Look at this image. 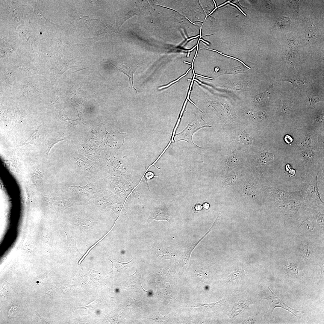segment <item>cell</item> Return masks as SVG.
<instances>
[{"label": "cell", "mask_w": 324, "mask_h": 324, "mask_svg": "<svg viewBox=\"0 0 324 324\" xmlns=\"http://www.w3.org/2000/svg\"><path fill=\"white\" fill-rule=\"evenodd\" d=\"M319 173L318 171L307 170L301 175L300 191L306 204L313 206L324 205L318 189Z\"/></svg>", "instance_id": "1"}, {"label": "cell", "mask_w": 324, "mask_h": 324, "mask_svg": "<svg viewBox=\"0 0 324 324\" xmlns=\"http://www.w3.org/2000/svg\"><path fill=\"white\" fill-rule=\"evenodd\" d=\"M205 127H211L202 117L196 116L187 127L181 132L176 134V141L185 140L194 147H200L195 144L193 140V136L195 133L199 129Z\"/></svg>", "instance_id": "2"}, {"label": "cell", "mask_w": 324, "mask_h": 324, "mask_svg": "<svg viewBox=\"0 0 324 324\" xmlns=\"http://www.w3.org/2000/svg\"><path fill=\"white\" fill-rule=\"evenodd\" d=\"M107 175L103 177L87 178L88 183L83 187L90 203L107 189Z\"/></svg>", "instance_id": "3"}, {"label": "cell", "mask_w": 324, "mask_h": 324, "mask_svg": "<svg viewBox=\"0 0 324 324\" xmlns=\"http://www.w3.org/2000/svg\"><path fill=\"white\" fill-rule=\"evenodd\" d=\"M122 200L120 197L110 190L106 189L97 197L92 200L90 203L100 211L105 213L107 209L119 202Z\"/></svg>", "instance_id": "4"}, {"label": "cell", "mask_w": 324, "mask_h": 324, "mask_svg": "<svg viewBox=\"0 0 324 324\" xmlns=\"http://www.w3.org/2000/svg\"><path fill=\"white\" fill-rule=\"evenodd\" d=\"M263 294L264 298L267 299L270 304L272 312L276 307L282 308L290 311L296 316H297L299 313L302 312L292 309L286 305L272 292L268 286H264Z\"/></svg>", "instance_id": "5"}, {"label": "cell", "mask_w": 324, "mask_h": 324, "mask_svg": "<svg viewBox=\"0 0 324 324\" xmlns=\"http://www.w3.org/2000/svg\"><path fill=\"white\" fill-rule=\"evenodd\" d=\"M106 63L113 65L116 67L118 71L123 72L127 75L129 79V88L135 90L137 93V91L134 87L133 84V76L135 72L139 67L138 66L134 63H128L113 60L108 61Z\"/></svg>", "instance_id": "6"}, {"label": "cell", "mask_w": 324, "mask_h": 324, "mask_svg": "<svg viewBox=\"0 0 324 324\" xmlns=\"http://www.w3.org/2000/svg\"><path fill=\"white\" fill-rule=\"evenodd\" d=\"M67 12L70 22L75 28L86 25H90L92 21L99 19H91L89 17V16H82L75 11L69 10Z\"/></svg>", "instance_id": "7"}, {"label": "cell", "mask_w": 324, "mask_h": 324, "mask_svg": "<svg viewBox=\"0 0 324 324\" xmlns=\"http://www.w3.org/2000/svg\"><path fill=\"white\" fill-rule=\"evenodd\" d=\"M273 155L266 152L261 153L257 159L256 170L258 176L262 179H265L262 173V171L268 162L273 159Z\"/></svg>", "instance_id": "8"}, {"label": "cell", "mask_w": 324, "mask_h": 324, "mask_svg": "<svg viewBox=\"0 0 324 324\" xmlns=\"http://www.w3.org/2000/svg\"><path fill=\"white\" fill-rule=\"evenodd\" d=\"M43 132L41 124H38L36 132L23 144L22 146L40 143L42 140Z\"/></svg>", "instance_id": "9"}, {"label": "cell", "mask_w": 324, "mask_h": 324, "mask_svg": "<svg viewBox=\"0 0 324 324\" xmlns=\"http://www.w3.org/2000/svg\"><path fill=\"white\" fill-rule=\"evenodd\" d=\"M139 13V11L134 10L124 15L116 16V25L114 32L117 33L120 27L125 21L132 16L137 15Z\"/></svg>", "instance_id": "10"}, {"label": "cell", "mask_w": 324, "mask_h": 324, "mask_svg": "<svg viewBox=\"0 0 324 324\" xmlns=\"http://www.w3.org/2000/svg\"><path fill=\"white\" fill-rule=\"evenodd\" d=\"M302 158L305 164L307 166L311 167L313 166L315 162H316L317 158L314 152L310 150H306L302 153Z\"/></svg>", "instance_id": "11"}, {"label": "cell", "mask_w": 324, "mask_h": 324, "mask_svg": "<svg viewBox=\"0 0 324 324\" xmlns=\"http://www.w3.org/2000/svg\"><path fill=\"white\" fill-rule=\"evenodd\" d=\"M152 219L157 220H166L170 222L169 213L164 208L155 210L153 213Z\"/></svg>", "instance_id": "12"}, {"label": "cell", "mask_w": 324, "mask_h": 324, "mask_svg": "<svg viewBox=\"0 0 324 324\" xmlns=\"http://www.w3.org/2000/svg\"><path fill=\"white\" fill-rule=\"evenodd\" d=\"M66 137L62 135L49 137L47 140V149L46 155H48L51 149L54 144L59 142L65 140Z\"/></svg>", "instance_id": "13"}, {"label": "cell", "mask_w": 324, "mask_h": 324, "mask_svg": "<svg viewBox=\"0 0 324 324\" xmlns=\"http://www.w3.org/2000/svg\"><path fill=\"white\" fill-rule=\"evenodd\" d=\"M31 4L33 7L34 12L35 16L39 20L41 21L42 23L44 24L51 25L53 24L50 22L48 20L45 18L43 14L38 9L37 7L36 2L33 1L31 2Z\"/></svg>", "instance_id": "14"}, {"label": "cell", "mask_w": 324, "mask_h": 324, "mask_svg": "<svg viewBox=\"0 0 324 324\" xmlns=\"http://www.w3.org/2000/svg\"><path fill=\"white\" fill-rule=\"evenodd\" d=\"M31 178L33 183L36 185L40 184L43 179V175L38 168H35L31 173Z\"/></svg>", "instance_id": "15"}, {"label": "cell", "mask_w": 324, "mask_h": 324, "mask_svg": "<svg viewBox=\"0 0 324 324\" xmlns=\"http://www.w3.org/2000/svg\"><path fill=\"white\" fill-rule=\"evenodd\" d=\"M68 188L72 192L86 198L89 201L83 187L79 185H73L68 186Z\"/></svg>", "instance_id": "16"}, {"label": "cell", "mask_w": 324, "mask_h": 324, "mask_svg": "<svg viewBox=\"0 0 324 324\" xmlns=\"http://www.w3.org/2000/svg\"><path fill=\"white\" fill-rule=\"evenodd\" d=\"M278 19L277 20V28H285L290 26V21L288 16L287 17L284 16Z\"/></svg>", "instance_id": "17"}, {"label": "cell", "mask_w": 324, "mask_h": 324, "mask_svg": "<svg viewBox=\"0 0 324 324\" xmlns=\"http://www.w3.org/2000/svg\"><path fill=\"white\" fill-rule=\"evenodd\" d=\"M228 161L229 168L233 169L238 164V160L237 155L233 154L229 157Z\"/></svg>", "instance_id": "18"}, {"label": "cell", "mask_w": 324, "mask_h": 324, "mask_svg": "<svg viewBox=\"0 0 324 324\" xmlns=\"http://www.w3.org/2000/svg\"><path fill=\"white\" fill-rule=\"evenodd\" d=\"M284 81L290 82L294 88H298L300 91H301L305 84L303 81L301 80H287Z\"/></svg>", "instance_id": "19"}, {"label": "cell", "mask_w": 324, "mask_h": 324, "mask_svg": "<svg viewBox=\"0 0 324 324\" xmlns=\"http://www.w3.org/2000/svg\"><path fill=\"white\" fill-rule=\"evenodd\" d=\"M288 5L291 9L297 15L299 7V1H288Z\"/></svg>", "instance_id": "20"}, {"label": "cell", "mask_w": 324, "mask_h": 324, "mask_svg": "<svg viewBox=\"0 0 324 324\" xmlns=\"http://www.w3.org/2000/svg\"><path fill=\"white\" fill-rule=\"evenodd\" d=\"M244 191L245 193L247 195H251L255 197L256 196L257 189L253 185H246L244 187Z\"/></svg>", "instance_id": "21"}, {"label": "cell", "mask_w": 324, "mask_h": 324, "mask_svg": "<svg viewBox=\"0 0 324 324\" xmlns=\"http://www.w3.org/2000/svg\"><path fill=\"white\" fill-rule=\"evenodd\" d=\"M287 273L290 274L296 275L297 274L299 269L298 267L294 264H291L287 266L286 268Z\"/></svg>", "instance_id": "22"}, {"label": "cell", "mask_w": 324, "mask_h": 324, "mask_svg": "<svg viewBox=\"0 0 324 324\" xmlns=\"http://www.w3.org/2000/svg\"><path fill=\"white\" fill-rule=\"evenodd\" d=\"M240 139L243 143L247 144H250L252 140V137L249 134H244L241 136Z\"/></svg>", "instance_id": "23"}, {"label": "cell", "mask_w": 324, "mask_h": 324, "mask_svg": "<svg viewBox=\"0 0 324 324\" xmlns=\"http://www.w3.org/2000/svg\"><path fill=\"white\" fill-rule=\"evenodd\" d=\"M296 55L294 53L290 54L286 57V60L288 63L291 65H294L296 62Z\"/></svg>", "instance_id": "24"}, {"label": "cell", "mask_w": 324, "mask_h": 324, "mask_svg": "<svg viewBox=\"0 0 324 324\" xmlns=\"http://www.w3.org/2000/svg\"><path fill=\"white\" fill-rule=\"evenodd\" d=\"M243 271H238L234 272L230 275L229 279L231 281L238 280L242 277L244 275Z\"/></svg>", "instance_id": "25"}, {"label": "cell", "mask_w": 324, "mask_h": 324, "mask_svg": "<svg viewBox=\"0 0 324 324\" xmlns=\"http://www.w3.org/2000/svg\"><path fill=\"white\" fill-rule=\"evenodd\" d=\"M291 107V102L288 101H285L282 108L283 113L285 114L288 113L290 110Z\"/></svg>", "instance_id": "26"}, {"label": "cell", "mask_w": 324, "mask_h": 324, "mask_svg": "<svg viewBox=\"0 0 324 324\" xmlns=\"http://www.w3.org/2000/svg\"><path fill=\"white\" fill-rule=\"evenodd\" d=\"M237 176L234 174H233L230 176L226 179L225 182V184L226 186H229L234 183L237 179Z\"/></svg>", "instance_id": "27"}, {"label": "cell", "mask_w": 324, "mask_h": 324, "mask_svg": "<svg viewBox=\"0 0 324 324\" xmlns=\"http://www.w3.org/2000/svg\"><path fill=\"white\" fill-rule=\"evenodd\" d=\"M308 98L309 100L308 104L310 106H313L317 102L320 101L319 98L314 95H311L308 97Z\"/></svg>", "instance_id": "28"}, {"label": "cell", "mask_w": 324, "mask_h": 324, "mask_svg": "<svg viewBox=\"0 0 324 324\" xmlns=\"http://www.w3.org/2000/svg\"><path fill=\"white\" fill-rule=\"evenodd\" d=\"M222 301H220L217 302H216L214 303H210V304H202L200 305L201 306L204 307L206 308H211L215 306H217L219 305L222 302Z\"/></svg>", "instance_id": "29"}, {"label": "cell", "mask_w": 324, "mask_h": 324, "mask_svg": "<svg viewBox=\"0 0 324 324\" xmlns=\"http://www.w3.org/2000/svg\"><path fill=\"white\" fill-rule=\"evenodd\" d=\"M214 51H215V52H217L218 53H219V54H222V55H224V56H226V57H230V58H232V59H235V60H238V61H239V62H241V63H242V64H243V65H244V66H246V67H247V68H248V69H250V68L249 67H248V66H246V65H245V64H244V63H243V62H242L240 60H238V59H236V58H234V57H231L229 56H227V55H225L224 54H222V53H220V52H218V51H216V50H214Z\"/></svg>", "instance_id": "30"}, {"label": "cell", "mask_w": 324, "mask_h": 324, "mask_svg": "<svg viewBox=\"0 0 324 324\" xmlns=\"http://www.w3.org/2000/svg\"><path fill=\"white\" fill-rule=\"evenodd\" d=\"M285 140L287 143H290L293 141V139L290 136L287 135L285 137Z\"/></svg>", "instance_id": "31"}, {"label": "cell", "mask_w": 324, "mask_h": 324, "mask_svg": "<svg viewBox=\"0 0 324 324\" xmlns=\"http://www.w3.org/2000/svg\"><path fill=\"white\" fill-rule=\"evenodd\" d=\"M192 69V68H190V69H189V70H188V72H187V73H186V74H185V75H183V76H182L181 77V78H179V79H178V80H176V81H174V82H172V83H170V84H169V85H167V86H164V87H160V88H159V89H162V88H165V87H168V86H170V85L172 84H173V83H175V82H176L177 81H178V80H179V79H181V78H182V77H184V76H185V75H187V73H188V72H189V71H190V69Z\"/></svg>", "instance_id": "32"}, {"label": "cell", "mask_w": 324, "mask_h": 324, "mask_svg": "<svg viewBox=\"0 0 324 324\" xmlns=\"http://www.w3.org/2000/svg\"><path fill=\"white\" fill-rule=\"evenodd\" d=\"M202 206L200 205H196L194 207L195 211H200L202 209Z\"/></svg>", "instance_id": "33"}, {"label": "cell", "mask_w": 324, "mask_h": 324, "mask_svg": "<svg viewBox=\"0 0 324 324\" xmlns=\"http://www.w3.org/2000/svg\"><path fill=\"white\" fill-rule=\"evenodd\" d=\"M320 119L321 122H322L323 120V115H320L318 116L316 118V120L319 122H320Z\"/></svg>", "instance_id": "34"}, {"label": "cell", "mask_w": 324, "mask_h": 324, "mask_svg": "<svg viewBox=\"0 0 324 324\" xmlns=\"http://www.w3.org/2000/svg\"><path fill=\"white\" fill-rule=\"evenodd\" d=\"M230 3V4L232 5H233L236 7L243 13V14L245 16H246V15L243 12V11L240 9V8L239 7H238L237 5H235L233 3Z\"/></svg>", "instance_id": "35"}, {"label": "cell", "mask_w": 324, "mask_h": 324, "mask_svg": "<svg viewBox=\"0 0 324 324\" xmlns=\"http://www.w3.org/2000/svg\"><path fill=\"white\" fill-rule=\"evenodd\" d=\"M203 207L205 209H208L209 207V205L207 203H205Z\"/></svg>", "instance_id": "36"}, {"label": "cell", "mask_w": 324, "mask_h": 324, "mask_svg": "<svg viewBox=\"0 0 324 324\" xmlns=\"http://www.w3.org/2000/svg\"><path fill=\"white\" fill-rule=\"evenodd\" d=\"M197 75V76H198L202 77L203 78H206L209 79H213V80L214 79H213V78H208V77H205L203 76H202L200 75Z\"/></svg>", "instance_id": "37"}, {"label": "cell", "mask_w": 324, "mask_h": 324, "mask_svg": "<svg viewBox=\"0 0 324 324\" xmlns=\"http://www.w3.org/2000/svg\"><path fill=\"white\" fill-rule=\"evenodd\" d=\"M229 2H230V1H228L227 2H226V3H225L224 4H222V5H221L220 6H219V7H218V8H219V7H222V6H224V5H225V4H227V3H229Z\"/></svg>", "instance_id": "38"}, {"label": "cell", "mask_w": 324, "mask_h": 324, "mask_svg": "<svg viewBox=\"0 0 324 324\" xmlns=\"http://www.w3.org/2000/svg\"><path fill=\"white\" fill-rule=\"evenodd\" d=\"M188 81H192V80H190V79H188Z\"/></svg>", "instance_id": "39"}]
</instances>
